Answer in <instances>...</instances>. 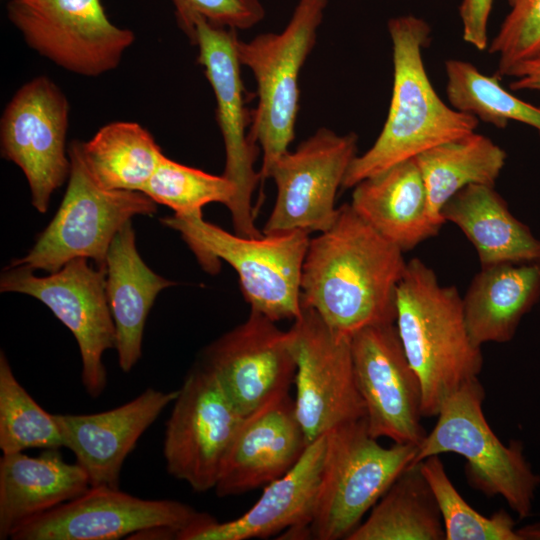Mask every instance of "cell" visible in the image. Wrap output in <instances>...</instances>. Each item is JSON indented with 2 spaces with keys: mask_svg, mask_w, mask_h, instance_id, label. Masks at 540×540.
I'll list each match as a JSON object with an SVG mask.
<instances>
[{
  "mask_svg": "<svg viewBox=\"0 0 540 540\" xmlns=\"http://www.w3.org/2000/svg\"><path fill=\"white\" fill-rule=\"evenodd\" d=\"M407 261L351 207L311 238L301 275V307L314 310L333 330L352 335L396 320V293Z\"/></svg>",
  "mask_w": 540,
  "mask_h": 540,
  "instance_id": "obj_1",
  "label": "cell"
},
{
  "mask_svg": "<svg viewBox=\"0 0 540 540\" xmlns=\"http://www.w3.org/2000/svg\"><path fill=\"white\" fill-rule=\"evenodd\" d=\"M392 43L393 87L384 126L374 144L352 161L342 188L360 181L445 142L474 132L479 120L447 105L437 94L423 61L431 28L422 18L401 15L389 19Z\"/></svg>",
  "mask_w": 540,
  "mask_h": 540,
  "instance_id": "obj_2",
  "label": "cell"
},
{
  "mask_svg": "<svg viewBox=\"0 0 540 540\" xmlns=\"http://www.w3.org/2000/svg\"><path fill=\"white\" fill-rule=\"evenodd\" d=\"M397 332L422 388V411L436 417L445 399L483 366L481 347L471 339L462 297L440 283L418 258L407 261L396 293Z\"/></svg>",
  "mask_w": 540,
  "mask_h": 540,
  "instance_id": "obj_3",
  "label": "cell"
},
{
  "mask_svg": "<svg viewBox=\"0 0 540 540\" xmlns=\"http://www.w3.org/2000/svg\"><path fill=\"white\" fill-rule=\"evenodd\" d=\"M161 221L180 233L205 271L217 273L221 260L231 265L252 310L275 322L300 316L301 275L310 233L295 230L243 237L204 220L202 212L174 214Z\"/></svg>",
  "mask_w": 540,
  "mask_h": 540,
  "instance_id": "obj_4",
  "label": "cell"
},
{
  "mask_svg": "<svg viewBox=\"0 0 540 540\" xmlns=\"http://www.w3.org/2000/svg\"><path fill=\"white\" fill-rule=\"evenodd\" d=\"M327 5L328 0H298L281 32L237 42L239 61L252 72L257 85L249 134L262 150V180L295 138L299 76L315 46Z\"/></svg>",
  "mask_w": 540,
  "mask_h": 540,
  "instance_id": "obj_5",
  "label": "cell"
},
{
  "mask_svg": "<svg viewBox=\"0 0 540 540\" xmlns=\"http://www.w3.org/2000/svg\"><path fill=\"white\" fill-rule=\"evenodd\" d=\"M485 390L478 377L461 385L443 402L437 422L418 445L412 462L455 453L466 460L472 488L486 497L501 496L523 519L531 514L540 475L532 470L521 441L503 444L489 426L484 412Z\"/></svg>",
  "mask_w": 540,
  "mask_h": 540,
  "instance_id": "obj_6",
  "label": "cell"
},
{
  "mask_svg": "<svg viewBox=\"0 0 540 540\" xmlns=\"http://www.w3.org/2000/svg\"><path fill=\"white\" fill-rule=\"evenodd\" d=\"M326 437L325 456L310 537L340 540L362 522L398 476L412 464L418 446L380 445L365 418L341 424Z\"/></svg>",
  "mask_w": 540,
  "mask_h": 540,
  "instance_id": "obj_7",
  "label": "cell"
},
{
  "mask_svg": "<svg viewBox=\"0 0 540 540\" xmlns=\"http://www.w3.org/2000/svg\"><path fill=\"white\" fill-rule=\"evenodd\" d=\"M71 168L63 200L33 247L12 264L52 273L76 258L105 268L116 233L136 215L151 216L156 203L143 192L108 190L88 172L74 140L68 147Z\"/></svg>",
  "mask_w": 540,
  "mask_h": 540,
  "instance_id": "obj_8",
  "label": "cell"
},
{
  "mask_svg": "<svg viewBox=\"0 0 540 540\" xmlns=\"http://www.w3.org/2000/svg\"><path fill=\"white\" fill-rule=\"evenodd\" d=\"M88 260L73 259L46 276L10 263L1 273L0 291L38 299L72 332L81 354L83 387L97 398L107 384L103 354L115 348L116 333L106 296L105 268H94Z\"/></svg>",
  "mask_w": 540,
  "mask_h": 540,
  "instance_id": "obj_9",
  "label": "cell"
},
{
  "mask_svg": "<svg viewBox=\"0 0 540 540\" xmlns=\"http://www.w3.org/2000/svg\"><path fill=\"white\" fill-rule=\"evenodd\" d=\"M7 14L31 49L81 76L116 69L135 40L110 21L101 0H11Z\"/></svg>",
  "mask_w": 540,
  "mask_h": 540,
  "instance_id": "obj_10",
  "label": "cell"
},
{
  "mask_svg": "<svg viewBox=\"0 0 540 540\" xmlns=\"http://www.w3.org/2000/svg\"><path fill=\"white\" fill-rule=\"evenodd\" d=\"M238 40L236 30L212 25L203 18L194 21L190 38L198 48L197 61L216 99V119L226 155L223 175L235 186V196L228 207L233 228L237 235L254 238L263 235L255 225L252 206V195L261 176L254 169L257 144L246 132L252 112L246 107Z\"/></svg>",
  "mask_w": 540,
  "mask_h": 540,
  "instance_id": "obj_11",
  "label": "cell"
},
{
  "mask_svg": "<svg viewBox=\"0 0 540 540\" xmlns=\"http://www.w3.org/2000/svg\"><path fill=\"white\" fill-rule=\"evenodd\" d=\"M293 321L295 408L308 443L366 417L353 367L351 336L330 328L312 309Z\"/></svg>",
  "mask_w": 540,
  "mask_h": 540,
  "instance_id": "obj_12",
  "label": "cell"
},
{
  "mask_svg": "<svg viewBox=\"0 0 540 540\" xmlns=\"http://www.w3.org/2000/svg\"><path fill=\"white\" fill-rule=\"evenodd\" d=\"M357 147L356 133L340 135L321 127L294 151L284 153L268 174L276 186V199L262 233L328 230L337 219L336 194Z\"/></svg>",
  "mask_w": 540,
  "mask_h": 540,
  "instance_id": "obj_13",
  "label": "cell"
},
{
  "mask_svg": "<svg viewBox=\"0 0 540 540\" xmlns=\"http://www.w3.org/2000/svg\"><path fill=\"white\" fill-rule=\"evenodd\" d=\"M173 403L163 439L167 471L194 491L214 489L244 416L201 363L190 370Z\"/></svg>",
  "mask_w": 540,
  "mask_h": 540,
  "instance_id": "obj_14",
  "label": "cell"
},
{
  "mask_svg": "<svg viewBox=\"0 0 540 540\" xmlns=\"http://www.w3.org/2000/svg\"><path fill=\"white\" fill-rule=\"evenodd\" d=\"M69 111L65 94L42 75L15 92L1 117L2 157L23 171L32 205L40 213L48 210L52 194L70 174L66 148Z\"/></svg>",
  "mask_w": 540,
  "mask_h": 540,
  "instance_id": "obj_15",
  "label": "cell"
},
{
  "mask_svg": "<svg viewBox=\"0 0 540 540\" xmlns=\"http://www.w3.org/2000/svg\"><path fill=\"white\" fill-rule=\"evenodd\" d=\"M351 352L370 435L418 446L427 434L421 423L422 388L395 323L355 332L351 335Z\"/></svg>",
  "mask_w": 540,
  "mask_h": 540,
  "instance_id": "obj_16",
  "label": "cell"
},
{
  "mask_svg": "<svg viewBox=\"0 0 540 540\" xmlns=\"http://www.w3.org/2000/svg\"><path fill=\"white\" fill-rule=\"evenodd\" d=\"M276 323L251 309L244 322L205 348L199 362L244 417L294 384L293 334Z\"/></svg>",
  "mask_w": 540,
  "mask_h": 540,
  "instance_id": "obj_17",
  "label": "cell"
},
{
  "mask_svg": "<svg viewBox=\"0 0 540 540\" xmlns=\"http://www.w3.org/2000/svg\"><path fill=\"white\" fill-rule=\"evenodd\" d=\"M200 513L175 500L142 499L119 488L90 486L78 497L24 523L11 539L115 540L156 527L178 534Z\"/></svg>",
  "mask_w": 540,
  "mask_h": 540,
  "instance_id": "obj_18",
  "label": "cell"
},
{
  "mask_svg": "<svg viewBox=\"0 0 540 540\" xmlns=\"http://www.w3.org/2000/svg\"><path fill=\"white\" fill-rule=\"evenodd\" d=\"M325 435L311 442L300 460L283 476L270 482L257 502L240 517L219 522L201 512L181 530L178 540H247L284 532L283 538L308 539L319 491Z\"/></svg>",
  "mask_w": 540,
  "mask_h": 540,
  "instance_id": "obj_19",
  "label": "cell"
},
{
  "mask_svg": "<svg viewBox=\"0 0 540 540\" xmlns=\"http://www.w3.org/2000/svg\"><path fill=\"white\" fill-rule=\"evenodd\" d=\"M309 443L289 392L244 417L215 486L219 497L240 495L280 478Z\"/></svg>",
  "mask_w": 540,
  "mask_h": 540,
  "instance_id": "obj_20",
  "label": "cell"
},
{
  "mask_svg": "<svg viewBox=\"0 0 540 540\" xmlns=\"http://www.w3.org/2000/svg\"><path fill=\"white\" fill-rule=\"evenodd\" d=\"M178 390L146 389L116 408L94 414H53L63 447L73 452L88 475L90 486L119 488L127 455L161 412L174 402Z\"/></svg>",
  "mask_w": 540,
  "mask_h": 540,
  "instance_id": "obj_21",
  "label": "cell"
},
{
  "mask_svg": "<svg viewBox=\"0 0 540 540\" xmlns=\"http://www.w3.org/2000/svg\"><path fill=\"white\" fill-rule=\"evenodd\" d=\"M353 210L403 252L436 236L442 225L432 216L415 158L398 163L353 187Z\"/></svg>",
  "mask_w": 540,
  "mask_h": 540,
  "instance_id": "obj_22",
  "label": "cell"
},
{
  "mask_svg": "<svg viewBox=\"0 0 540 540\" xmlns=\"http://www.w3.org/2000/svg\"><path fill=\"white\" fill-rule=\"evenodd\" d=\"M90 487L85 470L67 463L58 449L38 457L23 452L0 459V539L30 519L70 501Z\"/></svg>",
  "mask_w": 540,
  "mask_h": 540,
  "instance_id": "obj_23",
  "label": "cell"
},
{
  "mask_svg": "<svg viewBox=\"0 0 540 540\" xmlns=\"http://www.w3.org/2000/svg\"><path fill=\"white\" fill-rule=\"evenodd\" d=\"M106 296L115 325V349L122 371L141 358L145 323L154 301L175 283L152 271L137 251L128 221L114 236L105 263Z\"/></svg>",
  "mask_w": 540,
  "mask_h": 540,
  "instance_id": "obj_24",
  "label": "cell"
},
{
  "mask_svg": "<svg viewBox=\"0 0 540 540\" xmlns=\"http://www.w3.org/2000/svg\"><path fill=\"white\" fill-rule=\"evenodd\" d=\"M539 299L540 262L481 266L462 297L472 341L480 347L511 341Z\"/></svg>",
  "mask_w": 540,
  "mask_h": 540,
  "instance_id": "obj_25",
  "label": "cell"
},
{
  "mask_svg": "<svg viewBox=\"0 0 540 540\" xmlns=\"http://www.w3.org/2000/svg\"><path fill=\"white\" fill-rule=\"evenodd\" d=\"M441 215L472 243L481 266L540 262V240L510 212L494 186H466L444 205Z\"/></svg>",
  "mask_w": 540,
  "mask_h": 540,
  "instance_id": "obj_26",
  "label": "cell"
},
{
  "mask_svg": "<svg viewBox=\"0 0 540 540\" xmlns=\"http://www.w3.org/2000/svg\"><path fill=\"white\" fill-rule=\"evenodd\" d=\"M415 159L426 187L430 212L443 225L444 205L466 186H495L507 155L489 137L474 131L435 146Z\"/></svg>",
  "mask_w": 540,
  "mask_h": 540,
  "instance_id": "obj_27",
  "label": "cell"
},
{
  "mask_svg": "<svg viewBox=\"0 0 540 540\" xmlns=\"http://www.w3.org/2000/svg\"><path fill=\"white\" fill-rule=\"evenodd\" d=\"M346 540H445L441 513L420 464H410Z\"/></svg>",
  "mask_w": 540,
  "mask_h": 540,
  "instance_id": "obj_28",
  "label": "cell"
},
{
  "mask_svg": "<svg viewBox=\"0 0 540 540\" xmlns=\"http://www.w3.org/2000/svg\"><path fill=\"white\" fill-rule=\"evenodd\" d=\"M74 142L90 175L108 190L142 192L163 156L150 132L136 122H112L88 141Z\"/></svg>",
  "mask_w": 540,
  "mask_h": 540,
  "instance_id": "obj_29",
  "label": "cell"
},
{
  "mask_svg": "<svg viewBox=\"0 0 540 540\" xmlns=\"http://www.w3.org/2000/svg\"><path fill=\"white\" fill-rule=\"evenodd\" d=\"M446 95L450 106L497 128L516 121L540 134V106L532 105L504 89L497 76H488L472 63L445 62Z\"/></svg>",
  "mask_w": 540,
  "mask_h": 540,
  "instance_id": "obj_30",
  "label": "cell"
},
{
  "mask_svg": "<svg viewBox=\"0 0 540 540\" xmlns=\"http://www.w3.org/2000/svg\"><path fill=\"white\" fill-rule=\"evenodd\" d=\"M61 434L47 413L16 379L6 355L0 353V449L3 454L26 449H59Z\"/></svg>",
  "mask_w": 540,
  "mask_h": 540,
  "instance_id": "obj_31",
  "label": "cell"
},
{
  "mask_svg": "<svg viewBox=\"0 0 540 540\" xmlns=\"http://www.w3.org/2000/svg\"><path fill=\"white\" fill-rule=\"evenodd\" d=\"M419 464L438 504L445 540H521L508 512L500 509L486 517L465 501L439 455L427 457Z\"/></svg>",
  "mask_w": 540,
  "mask_h": 540,
  "instance_id": "obj_32",
  "label": "cell"
},
{
  "mask_svg": "<svg viewBox=\"0 0 540 540\" xmlns=\"http://www.w3.org/2000/svg\"><path fill=\"white\" fill-rule=\"evenodd\" d=\"M142 192L175 214H190L202 212V207L212 202L228 208L235 196V186L223 174L213 175L163 154Z\"/></svg>",
  "mask_w": 540,
  "mask_h": 540,
  "instance_id": "obj_33",
  "label": "cell"
},
{
  "mask_svg": "<svg viewBox=\"0 0 540 540\" xmlns=\"http://www.w3.org/2000/svg\"><path fill=\"white\" fill-rule=\"evenodd\" d=\"M509 11L488 52L497 56L499 76L540 54V0H508Z\"/></svg>",
  "mask_w": 540,
  "mask_h": 540,
  "instance_id": "obj_34",
  "label": "cell"
},
{
  "mask_svg": "<svg viewBox=\"0 0 540 540\" xmlns=\"http://www.w3.org/2000/svg\"><path fill=\"white\" fill-rule=\"evenodd\" d=\"M177 23L190 39L193 24L203 18L212 25L233 30H247L265 17L260 0H171Z\"/></svg>",
  "mask_w": 540,
  "mask_h": 540,
  "instance_id": "obj_35",
  "label": "cell"
},
{
  "mask_svg": "<svg viewBox=\"0 0 540 540\" xmlns=\"http://www.w3.org/2000/svg\"><path fill=\"white\" fill-rule=\"evenodd\" d=\"M493 0H462L459 16L463 40L479 51L488 47V22Z\"/></svg>",
  "mask_w": 540,
  "mask_h": 540,
  "instance_id": "obj_36",
  "label": "cell"
},
{
  "mask_svg": "<svg viewBox=\"0 0 540 540\" xmlns=\"http://www.w3.org/2000/svg\"><path fill=\"white\" fill-rule=\"evenodd\" d=\"M507 76L513 78L510 90L540 91V54L516 65Z\"/></svg>",
  "mask_w": 540,
  "mask_h": 540,
  "instance_id": "obj_37",
  "label": "cell"
},
{
  "mask_svg": "<svg viewBox=\"0 0 540 540\" xmlns=\"http://www.w3.org/2000/svg\"><path fill=\"white\" fill-rule=\"evenodd\" d=\"M521 540H540V523H533L517 528Z\"/></svg>",
  "mask_w": 540,
  "mask_h": 540,
  "instance_id": "obj_38",
  "label": "cell"
}]
</instances>
